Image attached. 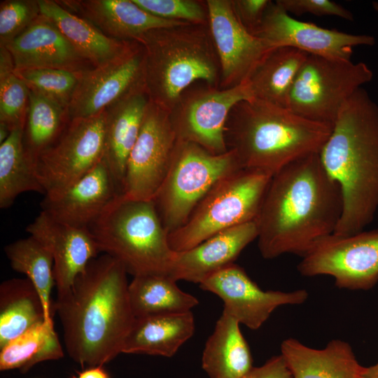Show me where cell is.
<instances>
[{
	"label": "cell",
	"instance_id": "29",
	"mask_svg": "<svg viewBox=\"0 0 378 378\" xmlns=\"http://www.w3.org/2000/svg\"><path fill=\"white\" fill-rule=\"evenodd\" d=\"M46 321L41 297L30 280L10 279L0 286V349Z\"/></svg>",
	"mask_w": 378,
	"mask_h": 378
},
{
	"label": "cell",
	"instance_id": "18",
	"mask_svg": "<svg viewBox=\"0 0 378 378\" xmlns=\"http://www.w3.org/2000/svg\"><path fill=\"white\" fill-rule=\"evenodd\" d=\"M26 230L52 254L57 297L70 289L76 277L100 253L90 229L60 223L43 211H41Z\"/></svg>",
	"mask_w": 378,
	"mask_h": 378
},
{
	"label": "cell",
	"instance_id": "4",
	"mask_svg": "<svg viewBox=\"0 0 378 378\" xmlns=\"http://www.w3.org/2000/svg\"><path fill=\"white\" fill-rule=\"evenodd\" d=\"M332 128L253 98L232 108L225 139L243 169L272 176L292 162L319 153Z\"/></svg>",
	"mask_w": 378,
	"mask_h": 378
},
{
	"label": "cell",
	"instance_id": "23",
	"mask_svg": "<svg viewBox=\"0 0 378 378\" xmlns=\"http://www.w3.org/2000/svg\"><path fill=\"white\" fill-rule=\"evenodd\" d=\"M41 14L50 20L92 67H99L127 54L135 41L111 38L55 0H38Z\"/></svg>",
	"mask_w": 378,
	"mask_h": 378
},
{
	"label": "cell",
	"instance_id": "10",
	"mask_svg": "<svg viewBox=\"0 0 378 378\" xmlns=\"http://www.w3.org/2000/svg\"><path fill=\"white\" fill-rule=\"evenodd\" d=\"M105 122V111L71 120L58 139L39 155L36 168L45 196L59 195L104 159Z\"/></svg>",
	"mask_w": 378,
	"mask_h": 378
},
{
	"label": "cell",
	"instance_id": "40",
	"mask_svg": "<svg viewBox=\"0 0 378 378\" xmlns=\"http://www.w3.org/2000/svg\"><path fill=\"white\" fill-rule=\"evenodd\" d=\"M233 10L241 24L253 35L260 27L270 0H231Z\"/></svg>",
	"mask_w": 378,
	"mask_h": 378
},
{
	"label": "cell",
	"instance_id": "42",
	"mask_svg": "<svg viewBox=\"0 0 378 378\" xmlns=\"http://www.w3.org/2000/svg\"><path fill=\"white\" fill-rule=\"evenodd\" d=\"M78 378H109L102 366L92 367L79 374Z\"/></svg>",
	"mask_w": 378,
	"mask_h": 378
},
{
	"label": "cell",
	"instance_id": "3",
	"mask_svg": "<svg viewBox=\"0 0 378 378\" xmlns=\"http://www.w3.org/2000/svg\"><path fill=\"white\" fill-rule=\"evenodd\" d=\"M319 156L342 195L333 234L363 231L378 210V105L365 90L359 88L342 106Z\"/></svg>",
	"mask_w": 378,
	"mask_h": 378
},
{
	"label": "cell",
	"instance_id": "30",
	"mask_svg": "<svg viewBox=\"0 0 378 378\" xmlns=\"http://www.w3.org/2000/svg\"><path fill=\"white\" fill-rule=\"evenodd\" d=\"M24 127L13 130L0 144V207L10 206L20 195L36 192L46 195L35 161L25 150Z\"/></svg>",
	"mask_w": 378,
	"mask_h": 378
},
{
	"label": "cell",
	"instance_id": "31",
	"mask_svg": "<svg viewBox=\"0 0 378 378\" xmlns=\"http://www.w3.org/2000/svg\"><path fill=\"white\" fill-rule=\"evenodd\" d=\"M169 274L134 276L129 298L135 318L152 314L191 312L199 304L194 295L182 290Z\"/></svg>",
	"mask_w": 378,
	"mask_h": 378
},
{
	"label": "cell",
	"instance_id": "22",
	"mask_svg": "<svg viewBox=\"0 0 378 378\" xmlns=\"http://www.w3.org/2000/svg\"><path fill=\"white\" fill-rule=\"evenodd\" d=\"M58 3L86 20L105 35L118 40L136 41L145 32L187 22L156 17L133 0H64Z\"/></svg>",
	"mask_w": 378,
	"mask_h": 378
},
{
	"label": "cell",
	"instance_id": "36",
	"mask_svg": "<svg viewBox=\"0 0 378 378\" xmlns=\"http://www.w3.org/2000/svg\"><path fill=\"white\" fill-rule=\"evenodd\" d=\"M15 74L29 90L53 102L66 112L80 71L61 69H30L15 70Z\"/></svg>",
	"mask_w": 378,
	"mask_h": 378
},
{
	"label": "cell",
	"instance_id": "1",
	"mask_svg": "<svg viewBox=\"0 0 378 378\" xmlns=\"http://www.w3.org/2000/svg\"><path fill=\"white\" fill-rule=\"evenodd\" d=\"M342 208L340 186L324 169L319 153L292 162L271 177L255 219L261 255L302 257L334 233Z\"/></svg>",
	"mask_w": 378,
	"mask_h": 378
},
{
	"label": "cell",
	"instance_id": "12",
	"mask_svg": "<svg viewBox=\"0 0 378 378\" xmlns=\"http://www.w3.org/2000/svg\"><path fill=\"white\" fill-rule=\"evenodd\" d=\"M251 99L253 97L247 82L227 89L206 84L190 86L169 112L177 140L195 143L216 155L226 153L229 114L237 103Z\"/></svg>",
	"mask_w": 378,
	"mask_h": 378
},
{
	"label": "cell",
	"instance_id": "14",
	"mask_svg": "<svg viewBox=\"0 0 378 378\" xmlns=\"http://www.w3.org/2000/svg\"><path fill=\"white\" fill-rule=\"evenodd\" d=\"M139 92H146L145 55L142 46L135 41L132 48L118 59L80 71L67 118L71 120L97 115Z\"/></svg>",
	"mask_w": 378,
	"mask_h": 378
},
{
	"label": "cell",
	"instance_id": "44",
	"mask_svg": "<svg viewBox=\"0 0 378 378\" xmlns=\"http://www.w3.org/2000/svg\"><path fill=\"white\" fill-rule=\"evenodd\" d=\"M372 5V7H373L374 10L378 13V2L377 1H373Z\"/></svg>",
	"mask_w": 378,
	"mask_h": 378
},
{
	"label": "cell",
	"instance_id": "15",
	"mask_svg": "<svg viewBox=\"0 0 378 378\" xmlns=\"http://www.w3.org/2000/svg\"><path fill=\"white\" fill-rule=\"evenodd\" d=\"M253 35L272 48L291 47L308 55L340 60H351L355 46L375 43L372 36L348 34L298 20L276 1H272Z\"/></svg>",
	"mask_w": 378,
	"mask_h": 378
},
{
	"label": "cell",
	"instance_id": "8",
	"mask_svg": "<svg viewBox=\"0 0 378 378\" xmlns=\"http://www.w3.org/2000/svg\"><path fill=\"white\" fill-rule=\"evenodd\" d=\"M241 168L232 150L216 155L195 143L177 140L167 173L153 200L168 234L187 221L218 181Z\"/></svg>",
	"mask_w": 378,
	"mask_h": 378
},
{
	"label": "cell",
	"instance_id": "5",
	"mask_svg": "<svg viewBox=\"0 0 378 378\" xmlns=\"http://www.w3.org/2000/svg\"><path fill=\"white\" fill-rule=\"evenodd\" d=\"M135 41L144 51L146 94L162 108L169 112L197 82L219 88L220 62L209 24L153 29Z\"/></svg>",
	"mask_w": 378,
	"mask_h": 378
},
{
	"label": "cell",
	"instance_id": "25",
	"mask_svg": "<svg viewBox=\"0 0 378 378\" xmlns=\"http://www.w3.org/2000/svg\"><path fill=\"white\" fill-rule=\"evenodd\" d=\"M149 103L146 92L131 94L105 110L104 160L122 193L127 160Z\"/></svg>",
	"mask_w": 378,
	"mask_h": 378
},
{
	"label": "cell",
	"instance_id": "26",
	"mask_svg": "<svg viewBox=\"0 0 378 378\" xmlns=\"http://www.w3.org/2000/svg\"><path fill=\"white\" fill-rule=\"evenodd\" d=\"M195 329L192 311L136 317L122 353L170 358L193 335Z\"/></svg>",
	"mask_w": 378,
	"mask_h": 378
},
{
	"label": "cell",
	"instance_id": "2",
	"mask_svg": "<svg viewBox=\"0 0 378 378\" xmlns=\"http://www.w3.org/2000/svg\"><path fill=\"white\" fill-rule=\"evenodd\" d=\"M127 272L107 254L89 262L70 289L57 297L65 347L76 363L103 366L122 353L135 316Z\"/></svg>",
	"mask_w": 378,
	"mask_h": 378
},
{
	"label": "cell",
	"instance_id": "27",
	"mask_svg": "<svg viewBox=\"0 0 378 378\" xmlns=\"http://www.w3.org/2000/svg\"><path fill=\"white\" fill-rule=\"evenodd\" d=\"M239 325L224 312L218 319L202 356V368L209 378H240L253 367Z\"/></svg>",
	"mask_w": 378,
	"mask_h": 378
},
{
	"label": "cell",
	"instance_id": "20",
	"mask_svg": "<svg viewBox=\"0 0 378 378\" xmlns=\"http://www.w3.org/2000/svg\"><path fill=\"white\" fill-rule=\"evenodd\" d=\"M4 47L15 70L61 69L82 71L90 69L58 27L42 14Z\"/></svg>",
	"mask_w": 378,
	"mask_h": 378
},
{
	"label": "cell",
	"instance_id": "41",
	"mask_svg": "<svg viewBox=\"0 0 378 378\" xmlns=\"http://www.w3.org/2000/svg\"><path fill=\"white\" fill-rule=\"evenodd\" d=\"M240 378H293L283 356H274L262 365L253 367Z\"/></svg>",
	"mask_w": 378,
	"mask_h": 378
},
{
	"label": "cell",
	"instance_id": "9",
	"mask_svg": "<svg viewBox=\"0 0 378 378\" xmlns=\"http://www.w3.org/2000/svg\"><path fill=\"white\" fill-rule=\"evenodd\" d=\"M372 78L364 62L309 55L294 80L287 108L304 118L333 125L344 104Z\"/></svg>",
	"mask_w": 378,
	"mask_h": 378
},
{
	"label": "cell",
	"instance_id": "16",
	"mask_svg": "<svg viewBox=\"0 0 378 378\" xmlns=\"http://www.w3.org/2000/svg\"><path fill=\"white\" fill-rule=\"evenodd\" d=\"M199 286L223 300V312L253 330L259 329L278 307L301 304L309 298L305 289L264 290L235 263L212 274Z\"/></svg>",
	"mask_w": 378,
	"mask_h": 378
},
{
	"label": "cell",
	"instance_id": "17",
	"mask_svg": "<svg viewBox=\"0 0 378 378\" xmlns=\"http://www.w3.org/2000/svg\"><path fill=\"white\" fill-rule=\"evenodd\" d=\"M206 1L209 27L220 62L219 88L244 83L273 48L241 24L231 0Z\"/></svg>",
	"mask_w": 378,
	"mask_h": 378
},
{
	"label": "cell",
	"instance_id": "37",
	"mask_svg": "<svg viewBox=\"0 0 378 378\" xmlns=\"http://www.w3.org/2000/svg\"><path fill=\"white\" fill-rule=\"evenodd\" d=\"M148 13L163 19L190 24H209L206 1L133 0Z\"/></svg>",
	"mask_w": 378,
	"mask_h": 378
},
{
	"label": "cell",
	"instance_id": "33",
	"mask_svg": "<svg viewBox=\"0 0 378 378\" xmlns=\"http://www.w3.org/2000/svg\"><path fill=\"white\" fill-rule=\"evenodd\" d=\"M63 352L54 323L44 321L1 349L0 370L25 373L40 362L61 358Z\"/></svg>",
	"mask_w": 378,
	"mask_h": 378
},
{
	"label": "cell",
	"instance_id": "34",
	"mask_svg": "<svg viewBox=\"0 0 378 378\" xmlns=\"http://www.w3.org/2000/svg\"><path fill=\"white\" fill-rule=\"evenodd\" d=\"M66 112L47 98L29 90V106L24 127L26 151L35 161L60 136L67 124ZM69 120V119H68Z\"/></svg>",
	"mask_w": 378,
	"mask_h": 378
},
{
	"label": "cell",
	"instance_id": "19",
	"mask_svg": "<svg viewBox=\"0 0 378 378\" xmlns=\"http://www.w3.org/2000/svg\"><path fill=\"white\" fill-rule=\"evenodd\" d=\"M120 192L104 159L55 196H45L41 211L60 223L90 229Z\"/></svg>",
	"mask_w": 378,
	"mask_h": 378
},
{
	"label": "cell",
	"instance_id": "28",
	"mask_svg": "<svg viewBox=\"0 0 378 378\" xmlns=\"http://www.w3.org/2000/svg\"><path fill=\"white\" fill-rule=\"evenodd\" d=\"M308 56L291 47L273 48L247 80L253 98L287 108L294 80Z\"/></svg>",
	"mask_w": 378,
	"mask_h": 378
},
{
	"label": "cell",
	"instance_id": "38",
	"mask_svg": "<svg viewBox=\"0 0 378 378\" xmlns=\"http://www.w3.org/2000/svg\"><path fill=\"white\" fill-rule=\"evenodd\" d=\"M41 14L38 0H4L0 3V46L25 30Z\"/></svg>",
	"mask_w": 378,
	"mask_h": 378
},
{
	"label": "cell",
	"instance_id": "6",
	"mask_svg": "<svg viewBox=\"0 0 378 378\" xmlns=\"http://www.w3.org/2000/svg\"><path fill=\"white\" fill-rule=\"evenodd\" d=\"M100 252L133 276L169 274L175 251L153 200L118 195L90 227Z\"/></svg>",
	"mask_w": 378,
	"mask_h": 378
},
{
	"label": "cell",
	"instance_id": "39",
	"mask_svg": "<svg viewBox=\"0 0 378 378\" xmlns=\"http://www.w3.org/2000/svg\"><path fill=\"white\" fill-rule=\"evenodd\" d=\"M276 3L290 15L310 13L316 16H335L349 21L354 19L351 11L330 0H276Z\"/></svg>",
	"mask_w": 378,
	"mask_h": 378
},
{
	"label": "cell",
	"instance_id": "43",
	"mask_svg": "<svg viewBox=\"0 0 378 378\" xmlns=\"http://www.w3.org/2000/svg\"><path fill=\"white\" fill-rule=\"evenodd\" d=\"M360 378H378V363L368 367L363 366Z\"/></svg>",
	"mask_w": 378,
	"mask_h": 378
},
{
	"label": "cell",
	"instance_id": "24",
	"mask_svg": "<svg viewBox=\"0 0 378 378\" xmlns=\"http://www.w3.org/2000/svg\"><path fill=\"white\" fill-rule=\"evenodd\" d=\"M280 349L293 378H360L363 366L346 341L332 340L317 349L290 337Z\"/></svg>",
	"mask_w": 378,
	"mask_h": 378
},
{
	"label": "cell",
	"instance_id": "11",
	"mask_svg": "<svg viewBox=\"0 0 378 378\" xmlns=\"http://www.w3.org/2000/svg\"><path fill=\"white\" fill-rule=\"evenodd\" d=\"M304 276L328 275L339 288L368 290L378 282V230L316 241L298 265Z\"/></svg>",
	"mask_w": 378,
	"mask_h": 378
},
{
	"label": "cell",
	"instance_id": "7",
	"mask_svg": "<svg viewBox=\"0 0 378 378\" xmlns=\"http://www.w3.org/2000/svg\"><path fill=\"white\" fill-rule=\"evenodd\" d=\"M272 176L239 169L218 181L187 221L169 233L174 251L188 250L209 237L255 221Z\"/></svg>",
	"mask_w": 378,
	"mask_h": 378
},
{
	"label": "cell",
	"instance_id": "32",
	"mask_svg": "<svg viewBox=\"0 0 378 378\" xmlns=\"http://www.w3.org/2000/svg\"><path fill=\"white\" fill-rule=\"evenodd\" d=\"M4 251L13 270L25 274L33 284L42 301L46 322L53 323L50 293L55 281L53 258L50 251L29 235L6 245Z\"/></svg>",
	"mask_w": 378,
	"mask_h": 378
},
{
	"label": "cell",
	"instance_id": "13",
	"mask_svg": "<svg viewBox=\"0 0 378 378\" xmlns=\"http://www.w3.org/2000/svg\"><path fill=\"white\" fill-rule=\"evenodd\" d=\"M177 138L169 111L149 100L126 163L122 196L153 200L169 169Z\"/></svg>",
	"mask_w": 378,
	"mask_h": 378
},
{
	"label": "cell",
	"instance_id": "21",
	"mask_svg": "<svg viewBox=\"0 0 378 378\" xmlns=\"http://www.w3.org/2000/svg\"><path fill=\"white\" fill-rule=\"evenodd\" d=\"M257 237L256 224L251 221L218 232L188 250L175 251L169 275L177 281L200 284L234 263Z\"/></svg>",
	"mask_w": 378,
	"mask_h": 378
},
{
	"label": "cell",
	"instance_id": "35",
	"mask_svg": "<svg viewBox=\"0 0 378 378\" xmlns=\"http://www.w3.org/2000/svg\"><path fill=\"white\" fill-rule=\"evenodd\" d=\"M29 90L15 73L10 52L0 46V123L10 131L24 127Z\"/></svg>",
	"mask_w": 378,
	"mask_h": 378
}]
</instances>
